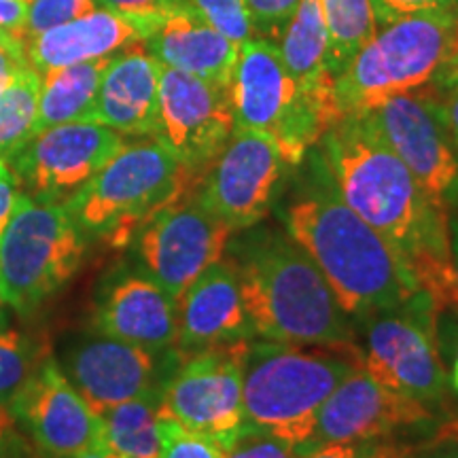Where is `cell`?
<instances>
[{
  "label": "cell",
  "mask_w": 458,
  "mask_h": 458,
  "mask_svg": "<svg viewBox=\"0 0 458 458\" xmlns=\"http://www.w3.org/2000/svg\"><path fill=\"white\" fill-rule=\"evenodd\" d=\"M13 418L9 414H3L0 411V458H3V448H4V439H7V433L11 431V427H13Z\"/></svg>",
  "instance_id": "7dc6e473"
},
{
  "label": "cell",
  "mask_w": 458,
  "mask_h": 458,
  "mask_svg": "<svg viewBox=\"0 0 458 458\" xmlns=\"http://www.w3.org/2000/svg\"><path fill=\"white\" fill-rule=\"evenodd\" d=\"M123 142V134L102 123H62L34 134L7 164L21 193L64 204L105 168Z\"/></svg>",
  "instance_id": "9a60e30c"
},
{
  "label": "cell",
  "mask_w": 458,
  "mask_h": 458,
  "mask_svg": "<svg viewBox=\"0 0 458 458\" xmlns=\"http://www.w3.org/2000/svg\"><path fill=\"white\" fill-rule=\"evenodd\" d=\"M360 114L411 172L425 196L450 213L458 199V153L431 85L394 94Z\"/></svg>",
  "instance_id": "8fae6325"
},
{
  "label": "cell",
  "mask_w": 458,
  "mask_h": 458,
  "mask_svg": "<svg viewBox=\"0 0 458 458\" xmlns=\"http://www.w3.org/2000/svg\"><path fill=\"white\" fill-rule=\"evenodd\" d=\"M91 325L96 334L148 351H172L179 334L176 301L140 266H114L100 280Z\"/></svg>",
  "instance_id": "d6986e66"
},
{
  "label": "cell",
  "mask_w": 458,
  "mask_h": 458,
  "mask_svg": "<svg viewBox=\"0 0 458 458\" xmlns=\"http://www.w3.org/2000/svg\"><path fill=\"white\" fill-rule=\"evenodd\" d=\"M98 9L96 0H28L26 37L47 32Z\"/></svg>",
  "instance_id": "4dcf8cb0"
},
{
  "label": "cell",
  "mask_w": 458,
  "mask_h": 458,
  "mask_svg": "<svg viewBox=\"0 0 458 458\" xmlns=\"http://www.w3.org/2000/svg\"><path fill=\"white\" fill-rule=\"evenodd\" d=\"M9 416L24 428L41 458H74L105 450L102 418L64 376L54 354L43 360Z\"/></svg>",
  "instance_id": "e0dca14e"
},
{
  "label": "cell",
  "mask_w": 458,
  "mask_h": 458,
  "mask_svg": "<svg viewBox=\"0 0 458 458\" xmlns=\"http://www.w3.org/2000/svg\"><path fill=\"white\" fill-rule=\"evenodd\" d=\"M314 157V179L278 210L284 232L314 261L348 318L360 320L410 300L420 291L414 278L386 240L344 202Z\"/></svg>",
  "instance_id": "3957f363"
},
{
  "label": "cell",
  "mask_w": 458,
  "mask_h": 458,
  "mask_svg": "<svg viewBox=\"0 0 458 458\" xmlns=\"http://www.w3.org/2000/svg\"><path fill=\"white\" fill-rule=\"evenodd\" d=\"M17 198H20V185H17L13 170L7 162H0V238L9 225Z\"/></svg>",
  "instance_id": "ab89813d"
},
{
  "label": "cell",
  "mask_w": 458,
  "mask_h": 458,
  "mask_svg": "<svg viewBox=\"0 0 458 458\" xmlns=\"http://www.w3.org/2000/svg\"><path fill=\"white\" fill-rule=\"evenodd\" d=\"M454 43H456V54L458 55V21H456V34H454Z\"/></svg>",
  "instance_id": "f907efd6"
},
{
  "label": "cell",
  "mask_w": 458,
  "mask_h": 458,
  "mask_svg": "<svg viewBox=\"0 0 458 458\" xmlns=\"http://www.w3.org/2000/svg\"><path fill=\"white\" fill-rule=\"evenodd\" d=\"M49 354L47 344L11 327L4 310H0V411L3 414H9L11 405L26 391Z\"/></svg>",
  "instance_id": "83f0119b"
},
{
  "label": "cell",
  "mask_w": 458,
  "mask_h": 458,
  "mask_svg": "<svg viewBox=\"0 0 458 458\" xmlns=\"http://www.w3.org/2000/svg\"><path fill=\"white\" fill-rule=\"evenodd\" d=\"M317 156L340 198L386 240L437 310L458 306L450 253V215L425 196L363 114L337 119L317 142Z\"/></svg>",
  "instance_id": "6da1fadb"
},
{
  "label": "cell",
  "mask_w": 458,
  "mask_h": 458,
  "mask_svg": "<svg viewBox=\"0 0 458 458\" xmlns=\"http://www.w3.org/2000/svg\"><path fill=\"white\" fill-rule=\"evenodd\" d=\"M418 458H458V427L456 420L442 427L431 444L418 452Z\"/></svg>",
  "instance_id": "b9f144b4"
},
{
  "label": "cell",
  "mask_w": 458,
  "mask_h": 458,
  "mask_svg": "<svg viewBox=\"0 0 458 458\" xmlns=\"http://www.w3.org/2000/svg\"><path fill=\"white\" fill-rule=\"evenodd\" d=\"M300 458H377L376 442H354V444H327L308 450Z\"/></svg>",
  "instance_id": "f35d334b"
},
{
  "label": "cell",
  "mask_w": 458,
  "mask_h": 458,
  "mask_svg": "<svg viewBox=\"0 0 458 458\" xmlns=\"http://www.w3.org/2000/svg\"><path fill=\"white\" fill-rule=\"evenodd\" d=\"M41 98V74L34 68L0 91V162H7L34 136Z\"/></svg>",
  "instance_id": "f1b7e54d"
},
{
  "label": "cell",
  "mask_w": 458,
  "mask_h": 458,
  "mask_svg": "<svg viewBox=\"0 0 458 458\" xmlns=\"http://www.w3.org/2000/svg\"><path fill=\"white\" fill-rule=\"evenodd\" d=\"M85 250L88 236L64 204L20 191L0 238V306L32 314L71 283Z\"/></svg>",
  "instance_id": "52a82bcc"
},
{
  "label": "cell",
  "mask_w": 458,
  "mask_h": 458,
  "mask_svg": "<svg viewBox=\"0 0 458 458\" xmlns=\"http://www.w3.org/2000/svg\"><path fill=\"white\" fill-rule=\"evenodd\" d=\"M114 458H128V456H114Z\"/></svg>",
  "instance_id": "816d5d0a"
},
{
  "label": "cell",
  "mask_w": 458,
  "mask_h": 458,
  "mask_svg": "<svg viewBox=\"0 0 458 458\" xmlns=\"http://www.w3.org/2000/svg\"><path fill=\"white\" fill-rule=\"evenodd\" d=\"M450 253H452V266H454L456 283H458V215H450Z\"/></svg>",
  "instance_id": "bcb514c9"
},
{
  "label": "cell",
  "mask_w": 458,
  "mask_h": 458,
  "mask_svg": "<svg viewBox=\"0 0 458 458\" xmlns=\"http://www.w3.org/2000/svg\"><path fill=\"white\" fill-rule=\"evenodd\" d=\"M182 4L236 45L255 38L244 0H182Z\"/></svg>",
  "instance_id": "f546056e"
},
{
  "label": "cell",
  "mask_w": 458,
  "mask_h": 458,
  "mask_svg": "<svg viewBox=\"0 0 458 458\" xmlns=\"http://www.w3.org/2000/svg\"><path fill=\"white\" fill-rule=\"evenodd\" d=\"M369 4L377 30L401 17L433 13V11H458V0H369Z\"/></svg>",
  "instance_id": "8d00e7d4"
},
{
  "label": "cell",
  "mask_w": 458,
  "mask_h": 458,
  "mask_svg": "<svg viewBox=\"0 0 458 458\" xmlns=\"http://www.w3.org/2000/svg\"><path fill=\"white\" fill-rule=\"evenodd\" d=\"M108 60L111 55L43 72L34 134L62 123L96 122V102Z\"/></svg>",
  "instance_id": "d4e9b609"
},
{
  "label": "cell",
  "mask_w": 458,
  "mask_h": 458,
  "mask_svg": "<svg viewBox=\"0 0 458 458\" xmlns=\"http://www.w3.org/2000/svg\"><path fill=\"white\" fill-rule=\"evenodd\" d=\"M253 337L323 346L359 359L357 331L306 250L283 227L259 225L229 240ZM360 360V359H359Z\"/></svg>",
  "instance_id": "7a4b0ae2"
},
{
  "label": "cell",
  "mask_w": 458,
  "mask_h": 458,
  "mask_svg": "<svg viewBox=\"0 0 458 458\" xmlns=\"http://www.w3.org/2000/svg\"><path fill=\"white\" fill-rule=\"evenodd\" d=\"M253 340V337H250ZM250 340L181 357L162 388V416L225 448L244 428L242 363Z\"/></svg>",
  "instance_id": "30bf717a"
},
{
  "label": "cell",
  "mask_w": 458,
  "mask_h": 458,
  "mask_svg": "<svg viewBox=\"0 0 458 458\" xmlns=\"http://www.w3.org/2000/svg\"><path fill=\"white\" fill-rule=\"evenodd\" d=\"M96 4L128 20L139 30L140 38H145L159 17L179 7L182 0H96Z\"/></svg>",
  "instance_id": "e575fe53"
},
{
  "label": "cell",
  "mask_w": 458,
  "mask_h": 458,
  "mask_svg": "<svg viewBox=\"0 0 458 458\" xmlns=\"http://www.w3.org/2000/svg\"><path fill=\"white\" fill-rule=\"evenodd\" d=\"M329 34V72L337 77L377 32L369 0H320Z\"/></svg>",
  "instance_id": "4316f807"
},
{
  "label": "cell",
  "mask_w": 458,
  "mask_h": 458,
  "mask_svg": "<svg viewBox=\"0 0 458 458\" xmlns=\"http://www.w3.org/2000/svg\"><path fill=\"white\" fill-rule=\"evenodd\" d=\"M179 359L174 348L148 351L94 331L66 340L55 360L89 408L105 414L123 401L162 393Z\"/></svg>",
  "instance_id": "5bb4252c"
},
{
  "label": "cell",
  "mask_w": 458,
  "mask_h": 458,
  "mask_svg": "<svg viewBox=\"0 0 458 458\" xmlns=\"http://www.w3.org/2000/svg\"><path fill=\"white\" fill-rule=\"evenodd\" d=\"M359 365L334 348L250 340L242 363L244 422L303 452L323 403Z\"/></svg>",
  "instance_id": "277c9868"
},
{
  "label": "cell",
  "mask_w": 458,
  "mask_h": 458,
  "mask_svg": "<svg viewBox=\"0 0 458 458\" xmlns=\"http://www.w3.org/2000/svg\"><path fill=\"white\" fill-rule=\"evenodd\" d=\"M28 20V0H0V28L4 32L13 34L17 38H24Z\"/></svg>",
  "instance_id": "7bdbcfd3"
},
{
  "label": "cell",
  "mask_w": 458,
  "mask_h": 458,
  "mask_svg": "<svg viewBox=\"0 0 458 458\" xmlns=\"http://www.w3.org/2000/svg\"><path fill=\"white\" fill-rule=\"evenodd\" d=\"M437 344L442 360L448 376V391L458 399V306L442 308L437 310Z\"/></svg>",
  "instance_id": "d590c367"
},
{
  "label": "cell",
  "mask_w": 458,
  "mask_h": 458,
  "mask_svg": "<svg viewBox=\"0 0 458 458\" xmlns=\"http://www.w3.org/2000/svg\"><path fill=\"white\" fill-rule=\"evenodd\" d=\"M360 365L377 382L405 397L420 401L428 410L448 401V376L437 344V303L418 291L399 306L360 318Z\"/></svg>",
  "instance_id": "9c48e42d"
},
{
  "label": "cell",
  "mask_w": 458,
  "mask_h": 458,
  "mask_svg": "<svg viewBox=\"0 0 458 458\" xmlns=\"http://www.w3.org/2000/svg\"><path fill=\"white\" fill-rule=\"evenodd\" d=\"M74 458H114V456L106 450H94V452H85V454H79Z\"/></svg>",
  "instance_id": "c3c4849f"
},
{
  "label": "cell",
  "mask_w": 458,
  "mask_h": 458,
  "mask_svg": "<svg viewBox=\"0 0 458 458\" xmlns=\"http://www.w3.org/2000/svg\"><path fill=\"white\" fill-rule=\"evenodd\" d=\"M142 45L162 66L174 68L229 89L240 45L185 4L170 9L142 38Z\"/></svg>",
  "instance_id": "7402d4cb"
},
{
  "label": "cell",
  "mask_w": 458,
  "mask_h": 458,
  "mask_svg": "<svg viewBox=\"0 0 458 458\" xmlns=\"http://www.w3.org/2000/svg\"><path fill=\"white\" fill-rule=\"evenodd\" d=\"M164 448L159 458H223V448L213 439L202 437V435L187 431L164 418L162 422Z\"/></svg>",
  "instance_id": "836d02e7"
},
{
  "label": "cell",
  "mask_w": 458,
  "mask_h": 458,
  "mask_svg": "<svg viewBox=\"0 0 458 458\" xmlns=\"http://www.w3.org/2000/svg\"><path fill=\"white\" fill-rule=\"evenodd\" d=\"M28 68V57L24 51V41L13 38V41L0 43V91L7 89L17 77H21Z\"/></svg>",
  "instance_id": "74e56055"
},
{
  "label": "cell",
  "mask_w": 458,
  "mask_h": 458,
  "mask_svg": "<svg viewBox=\"0 0 458 458\" xmlns=\"http://www.w3.org/2000/svg\"><path fill=\"white\" fill-rule=\"evenodd\" d=\"M274 45L286 71L301 89L329 106L337 117L334 77L329 72V34L320 0H300L293 17Z\"/></svg>",
  "instance_id": "cb8c5ba5"
},
{
  "label": "cell",
  "mask_w": 458,
  "mask_h": 458,
  "mask_svg": "<svg viewBox=\"0 0 458 458\" xmlns=\"http://www.w3.org/2000/svg\"><path fill=\"white\" fill-rule=\"evenodd\" d=\"M232 236V229L208 213L189 189L142 225L134 249L142 270L179 301L189 286L225 257Z\"/></svg>",
  "instance_id": "4fadbf2b"
},
{
  "label": "cell",
  "mask_w": 458,
  "mask_h": 458,
  "mask_svg": "<svg viewBox=\"0 0 458 458\" xmlns=\"http://www.w3.org/2000/svg\"><path fill=\"white\" fill-rule=\"evenodd\" d=\"M176 310L179 334L174 351L181 357L253 337L236 267L227 257L189 286L176 301Z\"/></svg>",
  "instance_id": "ffe728a7"
},
{
  "label": "cell",
  "mask_w": 458,
  "mask_h": 458,
  "mask_svg": "<svg viewBox=\"0 0 458 458\" xmlns=\"http://www.w3.org/2000/svg\"><path fill=\"white\" fill-rule=\"evenodd\" d=\"M428 422H433V410L385 386L359 365L323 403L303 452L327 444L380 442L403 428Z\"/></svg>",
  "instance_id": "ac0fdd59"
},
{
  "label": "cell",
  "mask_w": 458,
  "mask_h": 458,
  "mask_svg": "<svg viewBox=\"0 0 458 458\" xmlns=\"http://www.w3.org/2000/svg\"><path fill=\"white\" fill-rule=\"evenodd\" d=\"M257 38L276 43L293 17L300 0H244Z\"/></svg>",
  "instance_id": "d6a6232c"
},
{
  "label": "cell",
  "mask_w": 458,
  "mask_h": 458,
  "mask_svg": "<svg viewBox=\"0 0 458 458\" xmlns=\"http://www.w3.org/2000/svg\"><path fill=\"white\" fill-rule=\"evenodd\" d=\"M159 74L162 64L148 54L142 41L111 55L100 81L96 123L123 136H153L159 105Z\"/></svg>",
  "instance_id": "44dd1931"
},
{
  "label": "cell",
  "mask_w": 458,
  "mask_h": 458,
  "mask_svg": "<svg viewBox=\"0 0 458 458\" xmlns=\"http://www.w3.org/2000/svg\"><path fill=\"white\" fill-rule=\"evenodd\" d=\"M301 454L297 445L249 425L223 448V458H300Z\"/></svg>",
  "instance_id": "1f68e13d"
},
{
  "label": "cell",
  "mask_w": 458,
  "mask_h": 458,
  "mask_svg": "<svg viewBox=\"0 0 458 458\" xmlns=\"http://www.w3.org/2000/svg\"><path fill=\"white\" fill-rule=\"evenodd\" d=\"M431 88L435 91V98H437V106L445 128H448L452 145H454L458 153V85H445V88L431 85Z\"/></svg>",
  "instance_id": "60d3db41"
},
{
  "label": "cell",
  "mask_w": 458,
  "mask_h": 458,
  "mask_svg": "<svg viewBox=\"0 0 458 458\" xmlns=\"http://www.w3.org/2000/svg\"><path fill=\"white\" fill-rule=\"evenodd\" d=\"M100 418L105 431V450L113 456H162V393L123 401L100 414Z\"/></svg>",
  "instance_id": "484cf974"
},
{
  "label": "cell",
  "mask_w": 458,
  "mask_h": 458,
  "mask_svg": "<svg viewBox=\"0 0 458 458\" xmlns=\"http://www.w3.org/2000/svg\"><path fill=\"white\" fill-rule=\"evenodd\" d=\"M435 88H445V85H458V55L452 57L448 64L444 66V71L439 72L437 81L433 83Z\"/></svg>",
  "instance_id": "ee69618b"
},
{
  "label": "cell",
  "mask_w": 458,
  "mask_h": 458,
  "mask_svg": "<svg viewBox=\"0 0 458 458\" xmlns=\"http://www.w3.org/2000/svg\"><path fill=\"white\" fill-rule=\"evenodd\" d=\"M229 100L236 128L272 139L286 165H300L337 122L329 106L312 98L291 77L276 45L257 37L240 45Z\"/></svg>",
  "instance_id": "ba28073f"
},
{
  "label": "cell",
  "mask_w": 458,
  "mask_h": 458,
  "mask_svg": "<svg viewBox=\"0 0 458 458\" xmlns=\"http://www.w3.org/2000/svg\"><path fill=\"white\" fill-rule=\"evenodd\" d=\"M21 41L28 64L43 74L54 68L114 55L130 45L140 43L142 38L128 20L106 9H96L79 20Z\"/></svg>",
  "instance_id": "603a6c76"
},
{
  "label": "cell",
  "mask_w": 458,
  "mask_h": 458,
  "mask_svg": "<svg viewBox=\"0 0 458 458\" xmlns=\"http://www.w3.org/2000/svg\"><path fill=\"white\" fill-rule=\"evenodd\" d=\"M284 168L272 139L255 130L233 128L225 147L206 165L191 191L208 213L240 233L270 215Z\"/></svg>",
  "instance_id": "7c38bea8"
},
{
  "label": "cell",
  "mask_w": 458,
  "mask_h": 458,
  "mask_svg": "<svg viewBox=\"0 0 458 458\" xmlns=\"http://www.w3.org/2000/svg\"><path fill=\"white\" fill-rule=\"evenodd\" d=\"M233 122L229 89L193 74L162 66L156 139L193 176L219 156L232 136Z\"/></svg>",
  "instance_id": "2e32d148"
},
{
  "label": "cell",
  "mask_w": 458,
  "mask_h": 458,
  "mask_svg": "<svg viewBox=\"0 0 458 458\" xmlns=\"http://www.w3.org/2000/svg\"><path fill=\"white\" fill-rule=\"evenodd\" d=\"M377 458H418V452L403 445H377Z\"/></svg>",
  "instance_id": "f6af8a7d"
},
{
  "label": "cell",
  "mask_w": 458,
  "mask_h": 458,
  "mask_svg": "<svg viewBox=\"0 0 458 458\" xmlns=\"http://www.w3.org/2000/svg\"><path fill=\"white\" fill-rule=\"evenodd\" d=\"M456 427H458V420H456Z\"/></svg>",
  "instance_id": "f5cc1de1"
},
{
  "label": "cell",
  "mask_w": 458,
  "mask_h": 458,
  "mask_svg": "<svg viewBox=\"0 0 458 458\" xmlns=\"http://www.w3.org/2000/svg\"><path fill=\"white\" fill-rule=\"evenodd\" d=\"M13 38H17V37H13V34H9V32H4L3 28H0V43H4V41H13Z\"/></svg>",
  "instance_id": "681fc988"
},
{
  "label": "cell",
  "mask_w": 458,
  "mask_h": 458,
  "mask_svg": "<svg viewBox=\"0 0 458 458\" xmlns=\"http://www.w3.org/2000/svg\"><path fill=\"white\" fill-rule=\"evenodd\" d=\"M196 182L151 136L123 142L102 170L66 199L74 223L113 249L134 242L142 225Z\"/></svg>",
  "instance_id": "5b68a950"
},
{
  "label": "cell",
  "mask_w": 458,
  "mask_h": 458,
  "mask_svg": "<svg viewBox=\"0 0 458 458\" xmlns=\"http://www.w3.org/2000/svg\"><path fill=\"white\" fill-rule=\"evenodd\" d=\"M458 11L401 17L374 34L334 79L337 119L368 113L394 94L428 88L456 54Z\"/></svg>",
  "instance_id": "8992f818"
}]
</instances>
